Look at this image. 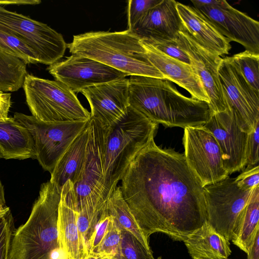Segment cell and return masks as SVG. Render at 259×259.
I'll use <instances>...</instances> for the list:
<instances>
[{
    "mask_svg": "<svg viewBox=\"0 0 259 259\" xmlns=\"http://www.w3.org/2000/svg\"><path fill=\"white\" fill-rule=\"evenodd\" d=\"M221 0H194L191 1L194 7L197 8L202 6H208L219 4Z\"/></svg>",
    "mask_w": 259,
    "mask_h": 259,
    "instance_id": "40",
    "label": "cell"
},
{
    "mask_svg": "<svg viewBox=\"0 0 259 259\" xmlns=\"http://www.w3.org/2000/svg\"><path fill=\"white\" fill-rule=\"evenodd\" d=\"M11 106V94L0 91V120L7 119Z\"/></svg>",
    "mask_w": 259,
    "mask_h": 259,
    "instance_id": "38",
    "label": "cell"
},
{
    "mask_svg": "<svg viewBox=\"0 0 259 259\" xmlns=\"http://www.w3.org/2000/svg\"><path fill=\"white\" fill-rule=\"evenodd\" d=\"M78 208L74 185L68 181L61 190L57 220L60 247L68 259H81L82 256L77 225Z\"/></svg>",
    "mask_w": 259,
    "mask_h": 259,
    "instance_id": "21",
    "label": "cell"
},
{
    "mask_svg": "<svg viewBox=\"0 0 259 259\" xmlns=\"http://www.w3.org/2000/svg\"><path fill=\"white\" fill-rule=\"evenodd\" d=\"M141 41L148 61L162 73L165 79L185 89L192 98L209 105L207 95L191 65L168 56L145 40L141 39Z\"/></svg>",
    "mask_w": 259,
    "mask_h": 259,
    "instance_id": "18",
    "label": "cell"
},
{
    "mask_svg": "<svg viewBox=\"0 0 259 259\" xmlns=\"http://www.w3.org/2000/svg\"><path fill=\"white\" fill-rule=\"evenodd\" d=\"M219 144L224 168L228 175L246 165V149L248 133L241 130L235 112L230 108L212 114L203 125Z\"/></svg>",
    "mask_w": 259,
    "mask_h": 259,
    "instance_id": "16",
    "label": "cell"
},
{
    "mask_svg": "<svg viewBox=\"0 0 259 259\" xmlns=\"http://www.w3.org/2000/svg\"><path fill=\"white\" fill-rule=\"evenodd\" d=\"M174 0H161L149 10L132 31L141 39L175 40L183 29Z\"/></svg>",
    "mask_w": 259,
    "mask_h": 259,
    "instance_id": "19",
    "label": "cell"
},
{
    "mask_svg": "<svg viewBox=\"0 0 259 259\" xmlns=\"http://www.w3.org/2000/svg\"><path fill=\"white\" fill-rule=\"evenodd\" d=\"M26 64L0 50V91L15 92L23 87Z\"/></svg>",
    "mask_w": 259,
    "mask_h": 259,
    "instance_id": "27",
    "label": "cell"
},
{
    "mask_svg": "<svg viewBox=\"0 0 259 259\" xmlns=\"http://www.w3.org/2000/svg\"><path fill=\"white\" fill-rule=\"evenodd\" d=\"M13 117L28 130L33 141L35 159L51 174L90 121L47 122L18 112L15 113Z\"/></svg>",
    "mask_w": 259,
    "mask_h": 259,
    "instance_id": "8",
    "label": "cell"
},
{
    "mask_svg": "<svg viewBox=\"0 0 259 259\" xmlns=\"http://www.w3.org/2000/svg\"><path fill=\"white\" fill-rule=\"evenodd\" d=\"M259 231V186L254 188L235 224L231 241L245 253Z\"/></svg>",
    "mask_w": 259,
    "mask_h": 259,
    "instance_id": "25",
    "label": "cell"
},
{
    "mask_svg": "<svg viewBox=\"0 0 259 259\" xmlns=\"http://www.w3.org/2000/svg\"><path fill=\"white\" fill-rule=\"evenodd\" d=\"M47 69L56 80L65 84L74 93L127 76L96 60L75 55L49 65Z\"/></svg>",
    "mask_w": 259,
    "mask_h": 259,
    "instance_id": "14",
    "label": "cell"
},
{
    "mask_svg": "<svg viewBox=\"0 0 259 259\" xmlns=\"http://www.w3.org/2000/svg\"><path fill=\"white\" fill-rule=\"evenodd\" d=\"M81 259H109L99 255L95 253H88Z\"/></svg>",
    "mask_w": 259,
    "mask_h": 259,
    "instance_id": "41",
    "label": "cell"
},
{
    "mask_svg": "<svg viewBox=\"0 0 259 259\" xmlns=\"http://www.w3.org/2000/svg\"><path fill=\"white\" fill-rule=\"evenodd\" d=\"M183 143L186 161L203 187L229 176L219 144L207 128L203 125L186 127Z\"/></svg>",
    "mask_w": 259,
    "mask_h": 259,
    "instance_id": "11",
    "label": "cell"
},
{
    "mask_svg": "<svg viewBox=\"0 0 259 259\" xmlns=\"http://www.w3.org/2000/svg\"><path fill=\"white\" fill-rule=\"evenodd\" d=\"M161 0H130L127 4L128 29L132 30L145 14Z\"/></svg>",
    "mask_w": 259,
    "mask_h": 259,
    "instance_id": "34",
    "label": "cell"
},
{
    "mask_svg": "<svg viewBox=\"0 0 259 259\" xmlns=\"http://www.w3.org/2000/svg\"><path fill=\"white\" fill-rule=\"evenodd\" d=\"M5 203L4 187L0 180V204L3 206H6Z\"/></svg>",
    "mask_w": 259,
    "mask_h": 259,
    "instance_id": "42",
    "label": "cell"
},
{
    "mask_svg": "<svg viewBox=\"0 0 259 259\" xmlns=\"http://www.w3.org/2000/svg\"><path fill=\"white\" fill-rule=\"evenodd\" d=\"M229 59L251 87L259 93V54L245 50Z\"/></svg>",
    "mask_w": 259,
    "mask_h": 259,
    "instance_id": "28",
    "label": "cell"
},
{
    "mask_svg": "<svg viewBox=\"0 0 259 259\" xmlns=\"http://www.w3.org/2000/svg\"><path fill=\"white\" fill-rule=\"evenodd\" d=\"M195 8V7H194ZM230 41L259 54V22L235 9L224 0L218 5L195 8Z\"/></svg>",
    "mask_w": 259,
    "mask_h": 259,
    "instance_id": "15",
    "label": "cell"
},
{
    "mask_svg": "<svg viewBox=\"0 0 259 259\" xmlns=\"http://www.w3.org/2000/svg\"><path fill=\"white\" fill-rule=\"evenodd\" d=\"M23 88L32 115L47 122H69L89 120L91 113L76 95L57 80L27 74Z\"/></svg>",
    "mask_w": 259,
    "mask_h": 259,
    "instance_id": "6",
    "label": "cell"
},
{
    "mask_svg": "<svg viewBox=\"0 0 259 259\" xmlns=\"http://www.w3.org/2000/svg\"><path fill=\"white\" fill-rule=\"evenodd\" d=\"M89 125V123L71 143L51 174L50 181L60 189L68 181L74 185L80 180L85 160Z\"/></svg>",
    "mask_w": 259,
    "mask_h": 259,
    "instance_id": "22",
    "label": "cell"
},
{
    "mask_svg": "<svg viewBox=\"0 0 259 259\" xmlns=\"http://www.w3.org/2000/svg\"><path fill=\"white\" fill-rule=\"evenodd\" d=\"M0 50L26 64L39 63L33 51L24 41L14 35L0 31Z\"/></svg>",
    "mask_w": 259,
    "mask_h": 259,
    "instance_id": "29",
    "label": "cell"
},
{
    "mask_svg": "<svg viewBox=\"0 0 259 259\" xmlns=\"http://www.w3.org/2000/svg\"><path fill=\"white\" fill-rule=\"evenodd\" d=\"M129 106L152 122L185 128L204 125L212 114L208 104L181 94L167 79L131 75Z\"/></svg>",
    "mask_w": 259,
    "mask_h": 259,
    "instance_id": "2",
    "label": "cell"
},
{
    "mask_svg": "<svg viewBox=\"0 0 259 259\" xmlns=\"http://www.w3.org/2000/svg\"><path fill=\"white\" fill-rule=\"evenodd\" d=\"M246 253L247 259H259V231L257 232Z\"/></svg>",
    "mask_w": 259,
    "mask_h": 259,
    "instance_id": "39",
    "label": "cell"
},
{
    "mask_svg": "<svg viewBox=\"0 0 259 259\" xmlns=\"http://www.w3.org/2000/svg\"><path fill=\"white\" fill-rule=\"evenodd\" d=\"M158 124L128 106L109 128L104 162V190L107 200L136 155L154 139Z\"/></svg>",
    "mask_w": 259,
    "mask_h": 259,
    "instance_id": "5",
    "label": "cell"
},
{
    "mask_svg": "<svg viewBox=\"0 0 259 259\" xmlns=\"http://www.w3.org/2000/svg\"><path fill=\"white\" fill-rule=\"evenodd\" d=\"M120 186L146 239L162 233L175 241L207 222L204 187L184 155L153 139L129 164Z\"/></svg>",
    "mask_w": 259,
    "mask_h": 259,
    "instance_id": "1",
    "label": "cell"
},
{
    "mask_svg": "<svg viewBox=\"0 0 259 259\" xmlns=\"http://www.w3.org/2000/svg\"><path fill=\"white\" fill-rule=\"evenodd\" d=\"M192 259H228L230 241L206 222L183 241Z\"/></svg>",
    "mask_w": 259,
    "mask_h": 259,
    "instance_id": "23",
    "label": "cell"
},
{
    "mask_svg": "<svg viewBox=\"0 0 259 259\" xmlns=\"http://www.w3.org/2000/svg\"><path fill=\"white\" fill-rule=\"evenodd\" d=\"M10 209L0 216V259H8L11 242L16 230Z\"/></svg>",
    "mask_w": 259,
    "mask_h": 259,
    "instance_id": "32",
    "label": "cell"
},
{
    "mask_svg": "<svg viewBox=\"0 0 259 259\" xmlns=\"http://www.w3.org/2000/svg\"><path fill=\"white\" fill-rule=\"evenodd\" d=\"M218 72L227 108L235 112L241 130L249 133L259 122V93L251 87L229 57L223 58Z\"/></svg>",
    "mask_w": 259,
    "mask_h": 259,
    "instance_id": "12",
    "label": "cell"
},
{
    "mask_svg": "<svg viewBox=\"0 0 259 259\" xmlns=\"http://www.w3.org/2000/svg\"><path fill=\"white\" fill-rule=\"evenodd\" d=\"M10 208L7 206L0 207V216L5 213Z\"/></svg>",
    "mask_w": 259,
    "mask_h": 259,
    "instance_id": "43",
    "label": "cell"
},
{
    "mask_svg": "<svg viewBox=\"0 0 259 259\" xmlns=\"http://www.w3.org/2000/svg\"><path fill=\"white\" fill-rule=\"evenodd\" d=\"M237 186L243 190H251L259 186V166H247V168L235 178Z\"/></svg>",
    "mask_w": 259,
    "mask_h": 259,
    "instance_id": "36",
    "label": "cell"
},
{
    "mask_svg": "<svg viewBox=\"0 0 259 259\" xmlns=\"http://www.w3.org/2000/svg\"><path fill=\"white\" fill-rule=\"evenodd\" d=\"M253 190L240 189L229 176L204 187L207 223L229 241L236 220Z\"/></svg>",
    "mask_w": 259,
    "mask_h": 259,
    "instance_id": "10",
    "label": "cell"
},
{
    "mask_svg": "<svg viewBox=\"0 0 259 259\" xmlns=\"http://www.w3.org/2000/svg\"><path fill=\"white\" fill-rule=\"evenodd\" d=\"M0 158L35 159L33 141L29 132L14 117L0 120Z\"/></svg>",
    "mask_w": 259,
    "mask_h": 259,
    "instance_id": "24",
    "label": "cell"
},
{
    "mask_svg": "<svg viewBox=\"0 0 259 259\" xmlns=\"http://www.w3.org/2000/svg\"><path fill=\"white\" fill-rule=\"evenodd\" d=\"M177 9L184 29L196 41L219 56L227 55L230 40L194 7L177 2Z\"/></svg>",
    "mask_w": 259,
    "mask_h": 259,
    "instance_id": "20",
    "label": "cell"
},
{
    "mask_svg": "<svg viewBox=\"0 0 259 259\" xmlns=\"http://www.w3.org/2000/svg\"><path fill=\"white\" fill-rule=\"evenodd\" d=\"M88 100L91 118L110 127L125 113L128 103V79L123 78L97 84L80 92Z\"/></svg>",
    "mask_w": 259,
    "mask_h": 259,
    "instance_id": "17",
    "label": "cell"
},
{
    "mask_svg": "<svg viewBox=\"0 0 259 259\" xmlns=\"http://www.w3.org/2000/svg\"><path fill=\"white\" fill-rule=\"evenodd\" d=\"M176 40L189 56L191 66L201 80L208 97L212 113L225 111L227 106L218 72L223 58L199 44L183 27Z\"/></svg>",
    "mask_w": 259,
    "mask_h": 259,
    "instance_id": "13",
    "label": "cell"
},
{
    "mask_svg": "<svg viewBox=\"0 0 259 259\" xmlns=\"http://www.w3.org/2000/svg\"><path fill=\"white\" fill-rule=\"evenodd\" d=\"M115 259H155L152 252L147 251L130 233L122 231L118 254Z\"/></svg>",
    "mask_w": 259,
    "mask_h": 259,
    "instance_id": "30",
    "label": "cell"
},
{
    "mask_svg": "<svg viewBox=\"0 0 259 259\" xmlns=\"http://www.w3.org/2000/svg\"><path fill=\"white\" fill-rule=\"evenodd\" d=\"M106 208L122 231L132 234L147 251L152 252L150 247L149 241L144 236L124 200L120 186L116 187L108 198Z\"/></svg>",
    "mask_w": 259,
    "mask_h": 259,
    "instance_id": "26",
    "label": "cell"
},
{
    "mask_svg": "<svg viewBox=\"0 0 259 259\" xmlns=\"http://www.w3.org/2000/svg\"><path fill=\"white\" fill-rule=\"evenodd\" d=\"M121 234V229L111 215L107 232L100 245L94 253L105 258L115 259L119 250Z\"/></svg>",
    "mask_w": 259,
    "mask_h": 259,
    "instance_id": "31",
    "label": "cell"
},
{
    "mask_svg": "<svg viewBox=\"0 0 259 259\" xmlns=\"http://www.w3.org/2000/svg\"><path fill=\"white\" fill-rule=\"evenodd\" d=\"M259 141V122L253 130L248 133L246 145V165L253 166L258 165Z\"/></svg>",
    "mask_w": 259,
    "mask_h": 259,
    "instance_id": "37",
    "label": "cell"
},
{
    "mask_svg": "<svg viewBox=\"0 0 259 259\" xmlns=\"http://www.w3.org/2000/svg\"><path fill=\"white\" fill-rule=\"evenodd\" d=\"M61 190L50 181L41 185L27 221L13 233L8 259H51L60 247L57 220Z\"/></svg>",
    "mask_w": 259,
    "mask_h": 259,
    "instance_id": "4",
    "label": "cell"
},
{
    "mask_svg": "<svg viewBox=\"0 0 259 259\" xmlns=\"http://www.w3.org/2000/svg\"><path fill=\"white\" fill-rule=\"evenodd\" d=\"M0 31L25 42L39 63L52 65L63 57L67 44L63 36L46 24L0 6Z\"/></svg>",
    "mask_w": 259,
    "mask_h": 259,
    "instance_id": "9",
    "label": "cell"
},
{
    "mask_svg": "<svg viewBox=\"0 0 259 259\" xmlns=\"http://www.w3.org/2000/svg\"><path fill=\"white\" fill-rule=\"evenodd\" d=\"M146 40L164 54L183 63L191 65L189 56L175 40L141 39Z\"/></svg>",
    "mask_w": 259,
    "mask_h": 259,
    "instance_id": "33",
    "label": "cell"
},
{
    "mask_svg": "<svg viewBox=\"0 0 259 259\" xmlns=\"http://www.w3.org/2000/svg\"><path fill=\"white\" fill-rule=\"evenodd\" d=\"M156 259H162V258H161V256H159V257H157Z\"/></svg>",
    "mask_w": 259,
    "mask_h": 259,
    "instance_id": "44",
    "label": "cell"
},
{
    "mask_svg": "<svg viewBox=\"0 0 259 259\" xmlns=\"http://www.w3.org/2000/svg\"><path fill=\"white\" fill-rule=\"evenodd\" d=\"M109 127L91 118L86 156L81 177L74 185L79 210L99 219L106 207L104 190L106 143Z\"/></svg>",
    "mask_w": 259,
    "mask_h": 259,
    "instance_id": "7",
    "label": "cell"
},
{
    "mask_svg": "<svg viewBox=\"0 0 259 259\" xmlns=\"http://www.w3.org/2000/svg\"><path fill=\"white\" fill-rule=\"evenodd\" d=\"M67 47L72 55L94 59L127 76L165 79L148 61L141 38L128 29L114 32L91 31L75 35Z\"/></svg>",
    "mask_w": 259,
    "mask_h": 259,
    "instance_id": "3",
    "label": "cell"
},
{
    "mask_svg": "<svg viewBox=\"0 0 259 259\" xmlns=\"http://www.w3.org/2000/svg\"><path fill=\"white\" fill-rule=\"evenodd\" d=\"M110 220L111 215L106 207L101 214L88 241L89 253L95 252L100 245L107 232Z\"/></svg>",
    "mask_w": 259,
    "mask_h": 259,
    "instance_id": "35",
    "label": "cell"
}]
</instances>
